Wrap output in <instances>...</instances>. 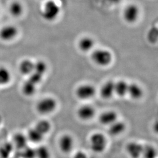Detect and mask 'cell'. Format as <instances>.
Here are the masks:
<instances>
[{"instance_id": "1", "label": "cell", "mask_w": 158, "mask_h": 158, "mask_svg": "<svg viewBox=\"0 0 158 158\" xmlns=\"http://www.w3.org/2000/svg\"><path fill=\"white\" fill-rule=\"evenodd\" d=\"M60 12L59 6L53 0H47L42 11V17L47 21L52 22L59 17Z\"/></svg>"}, {"instance_id": "2", "label": "cell", "mask_w": 158, "mask_h": 158, "mask_svg": "<svg viewBox=\"0 0 158 158\" xmlns=\"http://www.w3.org/2000/svg\"><path fill=\"white\" fill-rule=\"evenodd\" d=\"M91 150L96 153H102L107 148V140L106 136L100 132H95L91 135L90 139Z\"/></svg>"}, {"instance_id": "3", "label": "cell", "mask_w": 158, "mask_h": 158, "mask_svg": "<svg viewBox=\"0 0 158 158\" xmlns=\"http://www.w3.org/2000/svg\"><path fill=\"white\" fill-rule=\"evenodd\" d=\"M91 59L97 65L102 67L108 66L113 60L112 53L104 49H98L91 54Z\"/></svg>"}, {"instance_id": "4", "label": "cell", "mask_w": 158, "mask_h": 158, "mask_svg": "<svg viewBox=\"0 0 158 158\" xmlns=\"http://www.w3.org/2000/svg\"><path fill=\"white\" fill-rule=\"evenodd\" d=\"M57 106L56 99L47 97L40 100L36 104V110L42 115H48L54 112Z\"/></svg>"}, {"instance_id": "5", "label": "cell", "mask_w": 158, "mask_h": 158, "mask_svg": "<svg viewBox=\"0 0 158 158\" xmlns=\"http://www.w3.org/2000/svg\"><path fill=\"white\" fill-rule=\"evenodd\" d=\"M75 93L80 100H88L96 95V88L91 84H83L77 87Z\"/></svg>"}, {"instance_id": "6", "label": "cell", "mask_w": 158, "mask_h": 158, "mask_svg": "<svg viewBox=\"0 0 158 158\" xmlns=\"http://www.w3.org/2000/svg\"><path fill=\"white\" fill-rule=\"evenodd\" d=\"M18 34V29L11 24L6 25L0 29V40L9 42L14 40Z\"/></svg>"}, {"instance_id": "7", "label": "cell", "mask_w": 158, "mask_h": 158, "mask_svg": "<svg viewBox=\"0 0 158 158\" xmlns=\"http://www.w3.org/2000/svg\"><path fill=\"white\" fill-rule=\"evenodd\" d=\"M139 16V9L136 4H129L125 8L123 12L124 19L130 23H135Z\"/></svg>"}, {"instance_id": "8", "label": "cell", "mask_w": 158, "mask_h": 158, "mask_svg": "<svg viewBox=\"0 0 158 158\" xmlns=\"http://www.w3.org/2000/svg\"><path fill=\"white\" fill-rule=\"evenodd\" d=\"M96 114L95 108L89 104H85L77 109V115L83 121H89L93 118Z\"/></svg>"}, {"instance_id": "9", "label": "cell", "mask_w": 158, "mask_h": 158, "mask_svg": "<svg viewBox=\"0 0 158 158\" xmlns=\"http://www.w3.org/2000/svg\"><path fill=\"white\" fill-rule=\"evenodd\" d=\"M59 147L60 151L63 153H70L74 148V139L73 137L69 134L62 136L59 141Z\"/></svg>"}, {"instance_id": "10", "label": "cell", "mask_w": 158, "mask_h": 158, "mask_svg": "<svg viewBox=\"0 0 158 158\" xmlns=\"http://www.w3.org/2000/svg\"><path fill=\"white\" fill-rule=\"evenodd\" d=\"M143 146L137 142H131L126 147L127 152L131 158H139L142 156Z\"/></svg>"}, {"instance_id": "11", "label": "cell", "mask_w": 158, "mask_h": 158, "mask_svg": "<svg viewBox=\"0 0 158 158\" xmlns=\"http://www.w3.org/2000/svg\"><path fill=\"white\" fill-rule=\"evenodd\" d=\"M100 94L104 99H110L115 94V82L108 80L104 83L100 90Z\"/></svg>"}, {"instance_id": "12", "label": "cell", "mask_w": 158, "mask_h": 158, "mask_svg": "<svg viewBox=\"0 0 158 158\" xmlns=\"http://www.w3.org/2000/svg\"><path fill=\"white\" fill-rule=\"evenodd\" d=\"M117 120H118V114L113 110L104 111L99 117V121L103 125L110 126Z\"/></svg>"}, {"instance_id": "13", "label": "cell", "mask_w": 158, "mask_h": 158, "mask_svg": "<svg viewBox=\"0 0 158 158\" xmlns=\"http://www.w3.org/2000/svg\"><path fill=\"white\" fill-rule=\"evenodd\" d=\"M127 94L130 97L135 100L141 99L143 95V91L142 88L139 85L135 83H131L128 85V89Z\"/></svg>"}, {"instance_id": "14", "label": "cell", "mask_w": 158, "mask_h": 158, "mask_svg": "<svg viewBox=\"0 0 158 158\" xmlns=\"http://www.w3.org/2000/svg\"><path fill=\"white\" fill-rule=\"evenodd\" d=\"M18 68L21 73L24 76H29L34 72V62L29 59H23L19 63Z\"/></svg>"}, {"instance_id": "15", "label": "cell", "mask_w": 158, "mask_h": 158, "mask_svg": "<svg viewBox=\"0 0 158 158\" xmlns=\"http://www.w3.org/2000/svg\"><path fill=\"white\" fill-rule=\"evenodd\" d=\"M109 127L108 132L112 136H118L123 134L126 129V125L124 122L117 120Z\"/></svg>"}, {"instance_id": "16", "label": "cell", "mask_w": 158, "mask_h": 158, "mask_svg": "<svg viewBox=\"0 0 158 158\" xmlns=\"http://www.w3.org/2000/svg\"><path fill=\"white\" fill-rule=\"evenodd\" d=\"M94 44V40L93 38L89 36H85L79 40V49L83 52H87L93 49Z\"/></svg>"}, {"instance_id": "17", "label": "cell", "mask_w": 158, "mask_h": 158, "mask_svg": "<svg viewBox=\"0 0 158 158\" xmlns=\"http://www.w3.org/2000/svg\"><path fill=\"white\" fill-rule=\"evenodd\" d=\"M11 80L10 70L6 66H0V86H5L10 84Z\"/></svg>"}, {"instance_id": "18", "label": "cell", "mask_w": 158, "mask_h": 158, "mask_svg": "<svg viewBox=\"0 0 158 158\" xmlns=\"http://www.w3.org/2000/svg\"><path fill=\"white\" fill-rule=\"evenodd\" d=\"M26 135L28 142H32L34 143H39L41 142L45 136L35 128L29 130Z\"/></svg>"}, {"instance_id": "19", "label": "cell", "mask_w": 158, "mask_h": 158, "mask_svg": "<svg viewBox=\"0 0 158 158\" xmlns=\"http://www.w3.org/2000/svg\"><path fill=\"white\" fill-rule=\"evenodd\" d=\"M129 84L124 80H119L115 82V94L119 97H124L127 95Z\"/></svg>"}, {"instance_id": "20", "label": "cell", "mask_w": 158, "mask_h": 158, "mask_svg": "<svg viewBox=\"0 0 158 158\" xmlns=\"http://www.w3.org/2000/svg\"><path fill=\"white\" fill-rule=\"evenodd\" d=\"M9 12L12 17H20L23 12V4L18 1H12L9 6Z\"/></svg>"}, {"instance_id": "21", "label": "cell", "mask_w": 158, "mask_h": 158, "mask_svg": "<svg viewBox=\"0 0 158 158\" xmlns=\"http://www.w3.org/2000/svg\"><path fill=\"white\" fill-rule=\"evenodd\" d=\"M34 128L45 136L51 131L52 125L49 121L46 119H40L36 123Z\"/></svg>"}, {"instance_id": "22", "label": "cell", "mask_w": 158, "mask_h": 158, "mask_svg": "<svg viewBox=\"0 0 158 158\" xmlns=\"http://www.w3.org/2000/svg\"><path fill=\"white\" fill-rule=\"evenodd\" d=\"M14 145L19 149H23L28 146V140L27 135L22 134H17L14 137Z\"/></svg>"}, {"instance_id": "23", "label": "cell", "mask_w": 158, "mask_h": 158, "mask_svg": "<svg viewBox=\"0 0 158 158\" xmlns=\"http://www.w3.org/2000/svg\"><path fill=\"white\" fill-rule=\"evenodd\" d=\"M36 85L28 79L23 84L22 87L23 94L27 96H33L36 91Z\"/></svg>"}, {"instance_id": "24", "label": "cell", "mask_w": 158, "mask_h": 158, "mask_svg": "<svg viewBox=\"0 0 158 158\" xmlns=\"http://www.w3.org/2000/svg\"><path fill=\"white\" fill-rule=\"evenodd\" d=\"M51 152L45 145H40L35 149V158H51Z\"/></svg>"}, {"instance_id": "25", "label": "cell", "mask_w": 158, "mask_h": 158, "mask_svg": "<svg viewBox=\"0 0 158 158\" xmlns=\"http://www.w3.org/2000/svg\"><path fill=\"white\" fill-rule=\"evenodd\" d=\"M156 151L153 146L149 145L143 146L142 153L143 158H156Z\"/></svg>"}, {"instance_id": "26", "label": "cell", "mask_w": 158, "mask_h": 158, "mask_svg": "<svg viewBox=\"0 0 158 158\" xmlns=\"http://www.w3.org/2000/svg\"><path fill=\"white\" fill-rule=\"evenodd\" d=\"M48 70L47 64L43 60H38L34 62V72L44 76Z\"/></svg>"}, {"instance_id": "27", "label": "cell", "mask_w": 158, "mask_h": 158, "mask_svg": "<svg viewBox=\"0 0 158 158\" xmlns=\"http://www.w3.org/2000/svg\"><path fill=\"white\" fill-rule=\"evenodd\" d=\"M43 76H44L40 74L33 72L29 76L28 80L35 85H38L41 82L42 80L43 79Z\"/></svg>"}, {"instance_id": "28", "label": "cell", "mask_w": 158, "mask_h": 158, "mask_svg": "<svg viewBox=\"0 0 158 158\" xmlns=\"http://www.w3.org/2000/svg\"><path fill=\"white\" fill-rule=\"evenodd\" d=\"M12 145L10 144H6L4 145L2 147L0 148V157L1 158H6V155L8 156L10 155L11 152L12 151L11 146Z\"/></svg>"}, {"instance_id": "29", "label": "cell", "mask_w": 158, "mask_h": 158, "mask_svg": "<svg viewBox=\"0 0 158 158\" xmlns=\"http://www.w3.org/2000/svg\"><path fill=\"white\" fill-rule=\"evenodd\" d=\"M23 155L24 158H35V149L28 148V146L23 149Z\"/></svg>"}, {"instance_id": "30", "label": "cell", "mask_w": 158, "mask_h": 158, "mask_svg": "<svg viewBox=\"0 0 158 158\" xmlns=\"http://www.w3.org/2000/svg\"><path fill=\"white\" fill-rule=\"evenodd\" d=\"M73 158H89V157L85 152L79 151L74 155Z\"/></svg>"}, {"instance_id": "31", "label": "cell", "mask_w": 158, "mask_h": 158, "mask_svg": "<svg viewBox=\"0 0 158 158\" xmlns=\"http://www.w3.org/2000/svg\"><path fill=\"white\" fill-rule=\"evenodd\" d=\"M108 2H110V3H111V4H118L119 3L121 0H107Z\"/></svg>"}, {"instance_id": "32", "label": "cell", "mask_w": 158, "mask_h": 158, "mask_svg": "<svg viewBox=\"0 0 158 158\" xmlns=\"http://www.w3.org/2000/svg\"><path fill=\"white\" fill-rule=\"evenodd\" d=\"M89 158H90V157H89Z\"/></svg>"}]
</instances>
